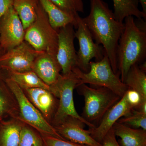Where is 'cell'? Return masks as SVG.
<instances>
[{
  "instance_id": "19",
  "label": "cell",
  "mask_w": 146,
  "mask_h": 146,
  "mask_svg": "<svg viewBox=\"0 0 146 146\" xmlns=\"http://www.w3.org/2000/svg\"><path fill=\"white\" fill-rule=\"evenodd\" d=\"M24 123L17 118L0 121V146H18Z\"/></svg>"
},
{
  "instance_id": "30",
  "label": "cell",
  "mask_w": 146,
  "mask_h": 146,
  "mask_svg": "<svg viewBox=\"0 0 146 146\" xmlns=\"http://www.w3.org/2000/svg\"><path fill=\"white\" fill-rule=\"evenodd\" d=\"M14 0H0V19L3 15L11 7Z\"/></svg>"
},
{
  "instance_id": "20",
  "label": "cell",
  "mask_w": 146,
  "mask_h": 146,
  "mask_svg": "<svg viewBox=\"0 0 146 146\" xmlns=\"http://www.w3.org/2000/svg\"><path fill=\"white\" fill-rule=\"evenodd\" d=\"M146 70L145 62L142 65L136 64L132 65L124 82L129 89L135 90L140 94L142 99L140 105L146 104Z\"/></svg>"
},
{
  "instance_id": "26",
  "label": "cell",
  "mask_w": 146,
  "mask_h": 146,
  "mask_svg": "<svg viewBox=\"0 0 146 146\" xmlns=\"http://www.w3.org/2000/svg\"><path fill=\"white\" fill-rule=\"evenodd\" d=\"M61 10L77 18L78 12L83 13L84 7L82 0H50Z\"/></svg>"
},
{
  "instance_id": "3",
  "label": "cell",
  "mask_w": 146,
  "mask_h": 146,
  "mask_svg": "<svg viewBox=\"0 0 146 146\" xmlns=\"http://www.w3.org/2000/svg\"><path fill=\"white\" fill-rule=\"evenodd\" d=\"M76 89L78 94L84 98L81 117L95 127L98 125L106 112L121 98L105 87L94 88L83 84Z\"/></svg>"
},
{
  "instance_id": "25",
  "label": "cell",
  "mask_w": 146,
  "mask_h": 146,
  "mask_svg": "<svg viewBox=\"0 0 146 146\" xmlns=\"http://www.w3.org/2000/svg\"><path fill=\"white\" fill-rule=\"evenodd\" d=\"M117 122L133 128L146 130V113L133 109L129 114L120 118Z\"/></svg>"
},
{
  "instance_id": "21",
  "label": "cell",
  "mask_w": 146,
  "mask_h": 146,
  "mask_svg": "<svg viewBox=\"0 0 146 146\" xmlns=\"http://www.w3.org/2000/svg\"><path fill=\"white\" fill-rule=\"evenodd\" d=\"M5 77L15 82L23 89L42 88L49 89L46 84L33 71L16 72L1 70Z\"/></svg>"
},
{
  "instance_id": "7",
  "label": "cell",
  "mask_w": 146,
  "mask_h": 146,
  "mask_svg": "<svg viewBox=\"0 0 146 146\" xmlns=\"http://www.w3.org/2000/svg\"><path fill=\"white\" fill-rule=\"evenodd\" d=\"M5 79L6 82L13 92L18 103L19 108L18 119L33 128L40 133L65 140L30 101L23 89L12 80L6 77Z\"/></svg>"
},
{
  "instance_id": "9",
  "label": "cell",
  "mask_w": 146,
  "mask_h": 146,
  "mask_svg": "<svg viewBox=\"0 0 146 146\" xmlns=\"http://www.w3.org/2000/svg\"><path fill=\"white\" fill-rule=\"evenodd\" d=\"M41 53L24 41L0 57V69L16 72L33 71L35 60Z\"/></svg>"
},
{
  "instance_id": "14",
  "label": "cell",
  "mask_w": 146,
  "mask_h": 146,
  "mask_svg": "<svg viewBox=\"0 0 146 146\" xmlns=\"http://www.w3.org/2000/svg\"><path fill=\"white\" fill-rule=\"evenodd\" d=\"M23 90L30 101L51 124L58 107V99L49 89L34 88Z\"/></svg>"
},
{
  "instance_id": "10",
  "label": "cell",
  "mask_w": 146,
  "mask_h": 146,
  "mask_svg": "<svg viewBox=\"0 0 146 146\" xmlns=\"http://www.w3.org/2000/svg\"><path fill=\"white\" fill-rule=\"evenodd\" d=\"M56 57L61 68V74L67 75L77 68V55L74 44V27L72 24L59 29Z\"/></svg>"
},
{
  "instance_id": "1",
  "label": "cell",
  "mask_w": 146,
  "mask_h": 146,
  "mask_svg": "<svg viewBox=\"0 0 146 146\" xmlns=\"http://www.w3.org/2000/svg\"><path fill=\"white\" fill-rule=\"evenodd\" d=\"M91 10L82 18L96 43L102 45L114 72L119 76L117 61L119 40L124 24L117 21L114 13L103 0H90Z\"/></svg>"
},
{
  "instance_id": "8",
  "label": "cell",
  "mask_w": 146,
  "mask_h": 146,
  "mask_svg": "<svg viewBox=\"0 0 146 146\" xmlns=\"http://www.w3.org/2000/svg\"><path fill=\"white\" fill-rule=\"evenodd\" d=\"M76 29L75 37L78 40L79 45V49L77 52V68L84 72H88L91 59L95 58L96 61L101 60L105 51L103 47L94 42L88 28L80 16L77 18Z\"/></svg>"
},
{
  "instance_id": "23",
  "label": "cell",
  "mask_w": 146,
  "mask_h": 146,
  "mask_svg": "<svg viewBox=\"0 0 146 146\" xmlns=\"http://www.w3.org/2000/svg\"><path fill=\"white\" fill-rule=\"evenodd\" d=\"M38 3V0H14L13 8L21 20L25 31L36 19Z\"/></svg>"
},
{
  "instance_id": "12",
  "label": "cell",
  "mask_w": 146,
  "mask_h": 146,
  "mask_svg": "<svg viewBox=\"0 0 146 146\" xmlns=\"http://www.w3.org/2000/svg\"><path fill=\"white\" fill-rule=\"evenodd\" d=\"M85 124L78 119L69 117L54 127L65 140L86 146H102L92 138L89 129H84Z\"/></svg>"
},
{
  "instance_id": "17",
  "label": "cell",
  "mask_w": 146,
  "mask_h": 146,
  "mask_svg": "<svg viewBox=\"0 0 146 146\" xmlns=\"http://www.w3.org/2000/svg\"><path fill=\"white\" fill-rule=\"evenodd\" d=\"M48 16L50 24L53 28L59 29L72 24L75 29L77 27V18L65 13L50 0H38Z\"/></svg>"
},
{
  "instance_id": "15",
  "label": "cell",
  "mask_w": 146,
  "mask_h": 146,
  "mask_svg": "<svg viewBox=\"0 0 146 146\" xmlns=\"http://www.w3.org/2000/svg\"><path fill=\"white\" fill-rule=\"evenodd\" d=\"M33 71L50 86L55 83L59 78L61 68L56 56L42 52L35 60Z\"/></svg>"
},
{
  "instance_id": "5",
  "label": "cell",
  "mask_w": 146,
  "mask_h": 146,
  "mask_svg": "<svg viewBox=\"0 0 146 146\" xmlns=\"http://www.w3.org/2000/svg\"><path fill=\"white\" fill-rule=\"evenodd\" d=\"M90 70L88 72H84L78 68L72 70L80 80V84H89L110 89L122 98L129 89L126 84L122 82L120 76L112 70L107 54H105L101 60L91 61Z\"/></svg>"
},
{
  "instance_id": "29",
  "label": "cell",
  "mask_w": 146,
  "mask_h": 146,
  "mask_svg": "<svg viewBox=\"0 0 146 146\" xmlns=\"http://www.w3.org/2000/svg\"><path fill=\"white\" fill-rule=\"evenodd\" d=\"M116 136L112 127L103 139L102 146H121L116 139Z\"/></svg>"
},
{
  "instance_id": "27",
  "label": "cell",
  "mask_w": 146,
  "mask_h": 146,
  "mask_svg": "<svg viewBox=\"0 0 146 146\" xmlns=\"http://www.w3.org/2000/svg\"><path fill=\"white\" fill-rule=\"evenodd\" d=\"M44 141L45 146H86L83 145L75 143L59 138L47 135V134L40 133Z\"/></svg>"
},
{
  "instance_id": "22",
  "label": "cell",
  "mask_w": 146,
  "mask_h": 146,
  "mask_svg": "<svg viewBox=\"0 0 146 146\" xmlns=\"http://www.w3.org/2000/svg\"><path fill=\"white\" fill-rule=\"evenodd\" d=\"M114 3V16L117 21L123 23L126 17L134 16L138 19L143 18L146 15L138 8L139 0H112Z\"/></svg>"
},
{
  "instance_id": "2",
  "label": "cell",
  "mask_w": 146,
  "mask_h": 146,
  "mask_svg": "<svg viewBox=\"0 0 146 146\" xmlns=\"http://www.w3.org/2000/svg\"><path fill=\"white\" fill-rule=\"evenodd\" d=\"M125 21L117 53L118 72L124 83L131 67L143 62L146 56V29L138 26L133 16H128Z\"/></svg>"
},
{
  "instance_id": "6",
  "label": "cell",
  "mask_w": 146,
  "mask_h": 146,
  "mask_svg": "<svg viewBox=\"0 0 146 146\" xmlns=\"http://www.w3.org/2000/svg\"><path fill=\"white\" fill-rule=\"evenodd\" d=\"M25 41L38 52L48 53L56 55L58 32L51 25L46 13L39 1L36 8V19L26 30Z\"/></svg>"
},
{
  "instance_id": "24",
  "label": "cell",
  "mask_w": 146,
  "mask_h": 146,
  "mask_svg": "<svg viewBox=\"0 0 146 146\" xmlns=\"http://www.w3.org/2000/svg\"><path fill=\"white\" fill-rule=\"evenodd\" d=\"M18 146H45L39 131L24 123L20 133Z\"/></svg>"
},
{
  "instance_id": "16",
  "label": "cell",
  "mask_w": 146,
  "mask_h": 146,
  "mask_svg": "<svg viewBox=\"0 0 146 146\" xmlns=\"http://www.w3.org/2000/svg\"><path fill=\"white\" fill-rule=\"evenodd\" d=\"M19 117L18 103L0 69V121Z\"/></svg>"
},
{
  "instance_id": "4",
  "label": "cell",
  "mask_w": 146,
  "mask_h": 146,
  "mask_svg": "<svg viewBox=\"0 0 146 146\" xmlns=\"http://www.w3.org/2000/svg\"><path fill=\"white\" fill-rule=\"evenodd\" d=\"M79 83V79L72 71L67 75L60 74L56 82L49 86L50 91L58 100V107L51 123L53 126L70 116L80 120L89 128L95 127L79 115L75 107L74 91Z\"/></svg>"
},
{
  "instance_id": "28",
  "label": "cell",
  "mask_w": 146,
  "mask_h": 146,
  "mask_svg": "<svg viewBox=\"0 0 146 146\" xmlns=\"http://www.w3.org/2000/svg\"><path fill=\"white\" fill-rule=\"evenodd\" d=\"M128 100L134 107V109L138 107L142 103V99L140 94L133 89H129L125 93Z\"/></svg>"
},
{
  "instance_id": "11",
  "label": "cell",
  "mask_w": 146,
  "mask_h": 146,
  "mask_svg": "<svg viewBox=\"0 0 146 146\" xmlns=\"http://www.w3.org/2000/svg\"><path fill=\"white\" fill-rule=\"evenodd\" d=\"M25 31L13 6L0 19V46L5 52L25 41Z\"/></svg>"
},
{
  "instance_id": "31",
  "label": "cell",
  "mask_w": 146,
  "mask_h": 146,
  "mask_svg": "<svg viewBox=\"0 0 146 146\" xmlns=\"http://www.w3.org/2000/svg\"><path fill=\"white\" fill-rule=\"evenodd\" d=\"M143 9V13L146 15V0H139Z\"/></svg>"
},
{
  "instance_id": "18",
  "label": "cell",
  "mask_w": 146,
  "mask_h": 146,
  "mask_svg": "<svg viewBox=\"0 0 146 146\" xmlns=\"http://www.w3.org/2000/svg\"><path fill=\"white\" fill-rule=\"evenodd\" d=\"M113 130L115 136L120 137L121 146H146V130L133 128L117 122Z\"/></svg>"
},
{
  "instance_id": "32",
  "label": "cell",
  "mask_w": 146,
  "mask_h": 146,
  "mask_svg": "<svg viewBox=\"0 0 146 146\" xmlns=\"http://www.w3.org/2000/svg\"><path fill=\"white\" fill-rule=\"evenodd\" d=\"M5 53V52L4 51V50L0 46V57H1L2 55L3 54Z\"/></svg>"
},
{
  "instance_id": "13",
  "label": "cell",
  "mask_w": 146,
  "mask_h": 146,
  "mask_svg": "<svg viewBox=\"0 0 146 146\" xmlns=\"http://www.w3.org/2000/svg\"><path fill=\"white\" fill-rule=\"evenodd\" d=\"M134 108L128 100L125 94L104 116L98 125L89 128L91 136L101 144L107 132L119 119L129 114Z\"/></svg>"
}]
</instances>
